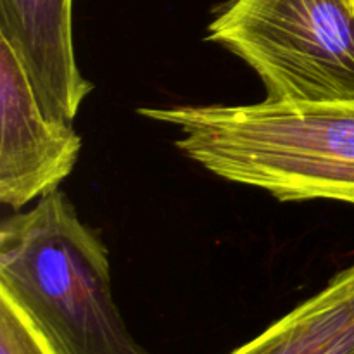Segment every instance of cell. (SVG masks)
Instances as JSON below:
<instances>
[{"mask_svg":"<svg viewBox=\"0 0 354 354\" xmlns=\"http://www.w3.org/2000/svg\"><path fill=\"white\" fill-rule=\"evenodd\" d=\"M178 128L176 147L213 175L282 203L330 199L354 206V100L249 106L140 107Z\"/></svg>","mask_w":354,"mask_h":354,"instance_id":"6da1fadb","label":"cell"},{"mask_svg":"<svg viewBox=\"0 0 354 354\" xmlns=\"http://www.w3.org/2000/svg\"><path fill=\"white\" fill-rule=\"evenodd\" d=\"M0 290L57 354H152L114 303L107 248L59 189L0 227Z\"/></svg>","mask_w":354,"mask_h":354,"instance_id":"7a4b0ae2","label":"cell"},{"mask_svg":"<svg viewBox=\"0 0 354 354\" xmlns=\"http://www.w3.org/2000/svg\"><path fill=\"white\" fill-rule=\"evenodd\" d=\"M207 40L254 69L268 100H354L351 0H232Z\"/></svg>","mask_w":354,"mask_h":354,"instance_id":"3957f363","label":"cell"},{"mask_svg":"<svg viewBox=\"0 0 354 354\" xmlns=\"http://www.w3.org/2000/svg\"><path fill=\"white\" fill-rule=\"evenodd\" d=\"M82 137L45 114L23 62L0 37V201L21 209L59 189L75 169Z\"/></svg>","mask_w":354,"mask_h":354,"instance_id":"277c9868","label":"cell"},{"mask_svg":"<svg viewBox=\"0 0 354 354\" xmlns=\"http://www.w3.org/2000/svg\"><path fill=\"white\" fill-rule=\"evenodd\" d=\"M0 37L23 62L45 114L71 123L93 85L73 45V0H0Z\"/></svg>","mask_w":354,"mask_h":354,"instance_id":"5b68a950","label":"cell"},{"mask_svg":"<svg viewBox=\"0 0 354 354\" xmlns=\"http://www.w3.org/2000/svg\"><path fill=\"white\" fill-rule=\"evenodd\" d=\"M230 354H354V265Z\"/></svg>","mask_w":354,"mask_h":354,"instance_id":"8992f818","label":"cell"},{"mask_svg":"<svg viewBox=\"0 0 354 354\" xmlns=\"http://www.w3.org/2000/svg\"><path fill=\"white\" fill-rule=\"evenodd\" d=\"M0 354H57L23 308L0 290Z\"/></svg>","mask_w":354,"mask_h":354,"instance_id":"52a82bcc","label":"cell"},{"mask_svg":"<svg viewBox=\"0 0 354 354\" xmlns=\"http://www.w3.org/2000/svg\"><path fill=\"white\" fill-rule=\"evenodd\" d=\"M351 2H353V6H354V0H351Z\"/></svg>","mask_w":354,"mask_h":354,"instance_id":"ba28073f","label":"cell"}]
</instances>
